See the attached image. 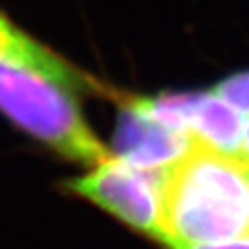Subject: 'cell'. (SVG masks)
<instances>
[{
  "label": "cell",
  "instance_id": "2",
  "mask_svg": "<svg viewBox=\"0 0 249 249\" xmlns=\"http://www.w3.org/2000/svg\"><path fill=\"white\" fill-rule=\"evenodd\" d=\"M73 92L41 71L0 59V112L59 155L96 167L112 151L92 132Z\"/></svg>",
  "mask_w": 249,
  "mask_h": 249
},
{
  "label": "cell",
  "instance_id": "3",
  "mask_svg": "<svg viewBox=\"0 0 249 249\" xmlns=\"http://www.w3.org/2000/svg\"><path fill=\"white\" fill-rule=\"evenodd\" d=\"M163 171L142 169L112 153L85 177L73 178L69 191L100 206L132 230L161 239Z\"/></svg>",
  "mask_w": 249,
  "mask_h": 249
},
{
  "label": "cell",
  "instance_id": "7",
  "mask_svg": "<svg viewBox=\"0 0 249 249\" xmlns=\"http://www.w3.org/2000/svg\"><path fill=\"white\" fill-rule=\"evenodd\" d=\"M214 92H218L239 110H249V73H239L226 79L214 89Z\"/></svg>",
  "mask_w": 249,
  "mask_h": 249
},
{
  "label": "cell",
  "instance_id": "9",
  "mask_svg": "<svg viewBox=\"0 0 249 249\" xmlns=\"http://www.w3.org/2000/svg\"><path fill=\"white\" fill-rule=\"evenodd\" d=\"M239 159L241 163L249 169V116L243 124V142H241V151H239Z\"/></svg>",
  "mask_w": 249,
  "mask_h": 249
},
{
  "label": "cell",
  "instance_id": "6",
  "mask_svg": "<svg viewBox=\"0 0 249 249\" xmlns=\"http://www.w3.org/2000/svg\"><path fill=\"white\" fill-rule=\"evenodd\" d=\"M0 59L41 71L53 77L55 81L63 83L71 90H87L96 87L94 81L89 79L83 71L67 63L63 57L57 55L47 45L30 37L26 32L14 26L2 12H0Z\"/></svg>",
  "mask_w": 249,
  "mask_h": 249
},
{
  "label": "cell",
  "instance_id": "8",
  "mask_svg": "<svg viewBox=\"0 0 249 249\" xmlns=\"http://www.w3.org/2000/svg\"><path fill=\"white\" fill-rule=\"evenodd\" d=\"M178 249H249V231L226 241H214V243H196V245H184Z\"/></svg>",
  "mask_w": 249,
  "mask_h": 249
},
{
  "label": "cell",
  "instance_id": "1",
  "mask_svg": "<svg viewBox=\"0 0 249 249\" xmlns=\"http://www.w3.org/2000/svg\"><path fill=\"white\" fill-rule=\"evenodd\" d=\"M249 231V173L241 159L193 140L163 171L161 243L226 241Z\"/></svg>",
  "mask_w": 249,
  "mask_h": 249
},
{
  "label": "cell",
  "instance_id": "5",
  "mask_svg": "<svg viewBox=\"0 0 249 249\" xmlns=\"http://www.w3.org/2000/svg\"><path fill=\"white\" fill-rule=\"evenodd\" d=\"M180 112L193 140L239 159L243 142V114L218 92L178 96Z\"/></svg>",
  "mask_w": 249,
  "mask_h": 249
},
{
  "label": "cell",
  "instance_id": "4",
  "mask_svg": "<svg viewBox=\"0 0 249 249\" xmlns=\"http://www.w3.org/2000/svg\"><path fill=\"white\" fill-rule=\"evenodd\" d=\"M193 143L186 130L163 122L147 98L128 100L118 134L116 157L142 169H165L175 163Z\"/></svg>",
  "mask_w": 249,
  "mask_h": 249
},
{
  "label": "cell",
  "instance_id": "10",
  "mask_svg": "<svg viewBox=\"0 0 249 249\" xmlns=\"http://www.w3.org/2000/svg\"><path fill=\"white\" fill-rule=\"evenodd\" d=\"M247 173H249V169H247Z\"/></svg>",
  "mask_w": 249,
  "mask_h": 249
}]
</instances>
